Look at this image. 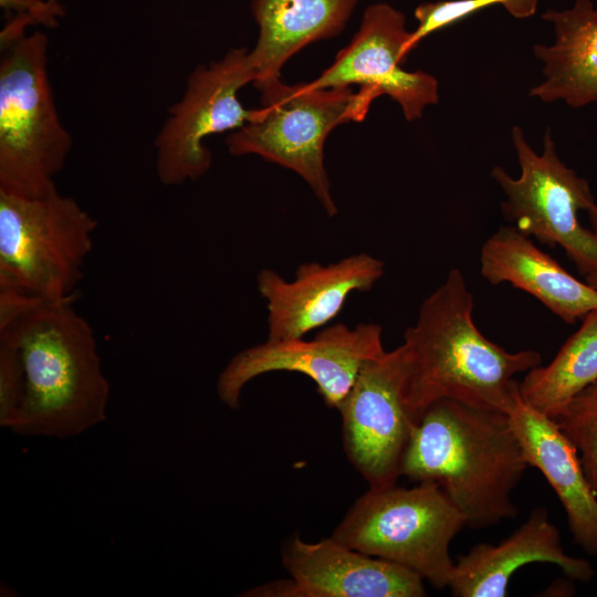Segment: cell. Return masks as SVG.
<instances>
[{
  "instance_id": "6da1fadb",
  "label": "cell",
  "mask_w": 597,
  "mask_h": 597,
  "mask_svg": "<svg viewBox=\"0 0 597 597\" xmlns=\"http://www.w3.org/2000/svg\"><path fill=\"white\" fill-rule=\"evenodd\" d=\"M472 310L473 296L453 269L405 332V400L416 423L441 399L509 415L521 400L515 375L541 365L536 350L510 353L489 341L475 326Z\"/></svg>"
},
{
  "instance_id": "7a4b0ae2",
  "label": "cell",
  "mask_w": 597,
  "mask_h": 597,
  "mask_svg": "<svg viewBox=\"0 0 597 597\" xmlns=\"http://www.w3.org/2000/svg\"><path fill=\"white\" fill-rule=\"evenodd\" d=\"M528 467L507 413L441 399L415 426L401 475L439 484L480 530L517 515L512 493Z\"/></svg>"
},
{
  "instance_id": "3957f363",
  "label": "cell",
  "mask_w": 597,
  "mask_h": 597,
  "mask_svg": "<svg viewBox=\"0 0 597 597\" xmlns=\"http://www.w3.org/2000/svg\"><path fill=\"white\" fill-rule=\"evenodd\" d=\"M73 300L42 302L0 329L20 355L24 390L9 430L65 439L106 419L111 387L90 323Z\"/></svg>"
},
{
  "instance_id": "277c9868",
  "label": "cell",
  "mask_w": 597,
  "mask_h": 597,
  "mask_svg": "<svg viewBox=\"0 0 597 597\" xmlns=\"http://www.w3.org/2000/svg\"><path fill=\"white\" fill-rule=\"evenodd\" d=\"M0 43V191L44 196L56 189L72 148L50 82L49 39L1 33Z\"/></svg>"
},
{
  "instance_id": "5b68a950",
  "label": "cell",
  "mask_w": 597,
  "mask_h": 597,
  "mask_svg": "<svg viewBox=\"0 0 597 597\" xmlns=\"http://www.w3.org/2000/svg\"><path fill=\"white\" fill-rule=\"evenodd\" d=\"M261 107L226 139L233 156L258 155L293 170L310 186L329 217L337 213L324 164V144L338 125L360 122L368 111L353 87L315 88L285 84L280 76L253 84Z\"/></svg>"
},
{
  "instance_id": "8992f818",
  "label": "cell",
  "mask_w": 597,
  "mask_h": 597,
  "mask_svg": "<svg viewBox=\"0 0 597 597\" xmlns=\"http://www.w3.org/2000/svg\"><path fill=\"white\" fill-rule=\"evenodd\" d=\"M465 526L461 512L436 482L369 488L334 528L339 543L448 587L454 563L450 544Z\"/></svg>"
},
{
  "instance_id": "52a82bcc",
  "label": "cell",
  "mask_w": 597,
  "mask_h": 597,
  "mask_svg": "<svg viewBox=\"0 0 597 597\" xmlns=\"http://www.w3.org/2000/svg\"><path fill=\"white\" fill-rule=\"evenodd\" d=\"M97 221L57 188L27 198L0 191V289L73 300Z\"/></svg>"
},
{
  "instance_id": "ba28073f",
  "label": "cell",
  "mask_w": 597,
  "mask_h": 597,
  "mask_svg": "<svg viewBox=\"0 0 597 597\" xmlns=\"http://www.w3.org/2000/svg\"><path fill=\"white\" fill-rule=\"evenodd\" d=\"M512 140L521 176L512 178L499 166L491 171L506 197L502 214L522 233L552 248L559 245L585 276L597 273V233L578 220L580 210L596 205L588 181L561 161L549 128L542 155L519 126L512 128Z\"/></svg>"
},
{
  "instance_id": "9c48e42d",
  "label": "cell",
  "mask_w": 597,
  "mask_h": 597,
  "mask_svg": "<svg viewBox=\"0 0 597 597\" xmlns=\"http://www.w3.org/2000/svg\"><path fill=\"white\" fill-rule=\"evenodd\" d=\"M255 81L245 48L231 49L219 61L198 65L188 76L185 93L174 104L155 140L156 171L161 184L176 186L202 177L211 167L203 140L237 130L253 117L239 91Z\"/></svg>"
},
{
  "instance_id": "30bf717a",
  "label": "cell",
  "mask_w": 597,
  "mask_h": 597,
  "mask_svg": "<svg viewBox=\"0 0 597 597\" xmlns=\"http://www.w3.org/2000/svg\"><path fill=\"white\" fill-rule=\"evenodd\" d=\"M383 328L376 323L354 327L338 323L324 327L312 339L269 341L237 353L219 374L220 401L237 409L243 388L254 378L273 371L308 377L328 408L338 410L363 367L381 356Z\"/></svg>"
},
{
  "instance_id": "8fae6325",
  "label": "cell",
  "mask_w": 597,
  "mask_h": 597,
  "mask_svg": "<svg viewBox=\"0 0 597 597\" xmlns=\"http://www.w3.org/2000/svg\"><path fill=\"white\" fill-rule=\"evenodd\" d=\"M408 358L404 344L367 363L342 404L346 457L369 488L396 484L417 425L405 400Z\"/></svg>"
},
{
  "instance_id": "7c38bea8",
  "label": "cell",
  "mask_w": 597,
  "mask_h": 597,
  "mask_svg": "<svg viewBox=\"0 0 597 597\" xmlns=\"http://www.w3.org/2000/svg\"><path fill=\"white\" fill-rule=\"evenodd\" d=\"M410 35L402 12L387 3H374L365 10L350 43L310 84L315 88L358 85V98L367 111L375 98L388 95L400 105L407 121H416L439 96L434 76L401 66L411 52Z\"/></svg>"
},
{
  "instance_id": "4fadbf2b",
  "label": "cell",
  "mask_w": 597,
  "mask_h": 597,
  "mask_svg": "<svg viewBox=\"0 0 597 597\" xmlns=\"http://www.w3.org/2000/svg\"><path fill=\"white\" fill-rule=\"evenodd\" d=\"M290 575L259 585L250 597H422L423 578L398 564L355 551L332 536L315 543L298 534L281 549Z\"/></svg>"
},
{
  "instance_id": "5bb4252c",
  "label": "cell",
  "mask_w": 597,
  "mask_h": 597,
  "mask_svg": "<svg viewBox=\"0 0 597 597\" xmlns=\"http://www.w3.org/2000/svg\"><path fill=\"white\" fill-rule=\"evenodd\" d=\"M384 272V262L368 253H355L329 264L302 263L289 281L274 270H261L256 284L266 302V339L303 338L326 327L352 293L370 291Z\"/></svg>"
},
{
  "instance_id": "9a60e30c",
  "label": "cell",
  "mask_w": 597,
  "mask_h": 597,
  "mask_svg": "<svg viewBox=\"0 0 597 597\" xmlns=\"http://www.w3.org/2000/svg\"><path fill=\"white\" fill-rule=\"evenodd\" d=\"M532 563H551L572 579L589 582L595 572L584 558L565 553L561 533L544 507L498 545L480 543L454 563L449 585L455 597H504L512 575Z\"/></svg>"
},
{
  "instance_id": "2e32d148",
  "label": "cell",
  "mask_w": 597,
  "mask_h": 597,
  "mask_svg": "<svg viewBox=\"0 0 597 597\" xmlns=\"http://www.w3.org/2000/svg\"><path fill=\"white\" fill-rule=\"evenodd\" d=\"M530 467L536 468L557 495L573 541L597 556V492L591 488L575 446L555 421L521 399L509 413Z\"/></svg>"
},
{
  "instance_id": "e0dca14e",
  "label": "cell",
  "mask_w": 597,
  "mask_h": 597,
  "mask_svg": "<svg viewBox=\"0 0 597 597\" xmlns=\"http://www.w3.org/2000/svg\"><path fill=\"white\" fill-rule=\"evenodd\" d=\"M481 274L491 284L510 283L568 324L597 310V290L564 270L515 227H501L481 249Z\"/></svg>"
},
{
  "instance_id": "ac0fdd59",
  "label": "cell",
  "mask_w": 597,
  "mask_h": 597,
  "mask_svg": "<svg viewBox=\"0 0 597 597\" xmlns=\"http://www.w3.org/2000/svg\"><path fill=\"white\" fill-rule=\"evenodd\" d=\"M542 18L553 24L555 42L533 48L545 80L530 96L564 101L574 108L597 104V9L590 0H576L573 8L549 9Z\"/></svg>"
},
{
  "instance_id": "d6986e66",
  "label": "cell",
  "mask_w": 597,
  "mask_h": 597,
  "mask_svg": "<svg viewBox=\"0 0 597 597\" xmlns=\"http://www.w3.org/2000/svg\"><path fill=\"white\" fill-rule=\"evenodd\" d=\"M359 0H252L259 36L249 51L255 81L280 76L284 63L310 43L343 31Z\"/></svg>"
},
{
  "instance_id": "ffe728a7",
  "label": "cell",
  "mask_w": 597,
  "mask_h": 597,
  "mask_svg": "<svg viewBox=\"0 0 597 597\" xmlns=\"http://www.w3.org/2000/svg\"><path fill=\"white\" fill-rule=\"evenodd\" d=\"M597 381V310L564 343L547 366L528 370L520 383L524 404L554 419L569 401Z\"/></svg>"
},
{
  "instance_id": "44dd1931",
  "label": "cell",
  "mask_w": 597,
  "mask_h": 597,
  "mask_svg": "<svg viewBox=\"0 0 597 597\" xmlns=\"http://www.w3.org/2000/svg\"><path fill=\"white\" fill-rule=\"evenodd\" d=\"M553 420L577 449L584 472L597 492V381L574 397Z\"/></svg>"
},
{
  "instance_id": "7402d4cb",
  "label": "cell",
  "mask_w": 597,
  "mask_h": 597,
  "mask_svg": "<svg viewBox=\"0 0 597 597\" xmlns=\"http://www.w3.org/2000/svg\"><path fill=\"white\" fill-rule=\"evenodd\" d=\"M538 0H449L426 2L415 10L418 25L410 35V50L427 35L449 27L492 4H502L515 18H527L535 13Z\"/></svg>"
},
{
  "instance_id": "603a6c76",
  "label": "cell",
  "mask_w": 597,
  "mask_h": 597,
  "mask_svg": "<svg viewBox=\"0 0 597 597\" xmlns=\"http://www.w3.org/2000/svg\"><path fill=\"white\" fill-rule=\"evenodd\" d=\"M24 374L17 347L0 338V426L9 429L23 397Z\"/></svg>"
},
{
  "instance_id": "cb8c5ba5",
  "label": "cell",
  "mask_w": 597,
  "mask_h": 597,
  "mask_svg": "<svg viewBox=\"0 0 597 597\" xmlns=\"http://www.w3.org/2000/svg\"><path fill=\"white\" fill-rule=\"evenodd\" d=\"M0 7L13 17L25 20L30 25L54 28L65 15L60 1L54 0H0Z\"/></svg>"
},
{
  "instance_id": "d4e9b609",
  "label": "cell",
  "mask_w": 597,
  "mask_h": 597,
  "mask_svg": "<svg viewBox=\"0 0 597 597\" xmlns=\"http://www.w3.org/2000/svg\"><path fill=\"white\" fill-rule=\"evenodd\" d=\"M589 222L593 230L597 233V206H593L588 211Z\"/></svg>"
},
{
  "instance_id": "484cf974",
  "label": "cell",
  "mask_w": 597,
  "mask_h": 597,
  "mask_svg": "<svg viewBox=\"0 0 597 597\" xmlns=\"http://www.w3.org/2000/svg\"><path fill=\"white\" fill-rule=\"evenodd\" d=\"M586 282L593 286L595 290H597V273L590 274L586 276Z\"/></svg>"
},
{
  "instance_id": "4316f807",
  "label": "cell",
  "mask_w": 597,
  "mask_h": 597,
  "mask_svg": "<svg viewBox=\"0 0 597 597\" xmlns=\"http://www.w3.org/2000/svg\"><path fill=\"white\" fill-rule=\"evenodd\" d=\"M54 1H59V0H54Z\"/></svg>"
}]
</instances>
